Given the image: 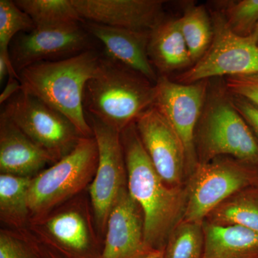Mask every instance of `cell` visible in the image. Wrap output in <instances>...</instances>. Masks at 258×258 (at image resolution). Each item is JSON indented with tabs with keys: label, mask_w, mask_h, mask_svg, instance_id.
I'll return each instance as SVG.
<instances>
[{
	"label": "cell",
	"mask_w": 258,
	"mask_h": 258,
	"mask_svg": "<svg viewBox=\"0 0 258 258\" xmlns=\"http://www.w3.org/2000/svg\"><path fill=\"white\" fill-rule=\"evenodd\" d=\"M131 196L143 211L146 240L163 250L168 237L184 217L186 185L170 186L161 179L144 149L135 122L120 133Z\"/></svg>",
	"instance_id": "6da1fadb"
},
{
	"label": "cell",
	"mask_w": 258,
	"mask_h": 258,
	"mask_svg": "<svg viewBox=\"0 0 258 258\" xmlns=\"http://www.w3.org/2000/svg\"><path fill=\"white\" fill-rule=\"evenodd\" d=\"M100 57L88 50L67 58L32 64L18 74L21 90L66 116L81 137H93L83 101L85 88L96 72Z\"/></svg>",
	"instance_id": "7a4b0ae2"
},
{
	"label": "cell",
	"mask_w": 258,
	"mask_h": 258,
	"mask_svg": "<svg viewBox=\"0 0 258 258\" xmlns=\"http://www.w3.org/2000/svg\"><path fill=\"white\" fill-rule=\"evenodd\" d=\"M155 83L107 56L85 88V111L121 133L154 106Z\"/></svg>",
	"instance_id": "3957f363"
},
{
	"label": "cell",
	"mask_w": 258,
	"mask_h": 258,
	"mask_svg": "<svg viewBox=\"0 0 258 258\" xmlns=\"http://www.w3.org/2000/svg\"><path fill=\"white\" fill-rule=\"evenodd\" d=\"M198 164L233 158L258 171V141L222 86L210 88L195 133Z\"/></svg>",
	"instance_id": "277c9868"
},
{
	"label": "cell",
	"mask_w": 258,
	"mask_h": 258,
	"mask_svg": "<svg viewBox=\"0 0 258 258\" xmlns=\"http://www.w3.org/2000/svg\"><path fill=\"white\" fill-rule=\"evenodd\" d=\"M98 163L94 137H81L72 152L33 176L28 193L30 222L45 216L88 189Z\"/></svg>",
	"instance_id": "5b68a950"
},
{
	"label": "cell",
	"mask_w": 258,
	"mask_h": 258,
	"mask_svg": "<svg viewBox=\"0 0 258 258\" xmlns=\"http://www.w3.org/2000/svg\"><path fill=\"white\" fill-rule=\"evenodd\" d=\"M28 228L66 258H101L103 240L83 192L33 220Z\"/></svg>",
	"instance_id": "8992f818"
},
{
	"label": "cell",
	"mask_w": 258,
	"mask_h": 258,
	"mask_svg": "<svg viewBox=\"0 0 258 258\" xmlns=\"http://www.w3.org/2000/svg\"><path fill=\"white\" fill-rule=\"evenodd\" d=\"M256 174V169L228 157L198 164L186 181L187 201L182 220L203 223L227 199L253 186Z\"/></svg>",
	"instance_id": "52a82bcc"
},
{
	"label": "cell",
	"mask_w": 258,
	"mask_h": 258,
	"mask_svg": "<svg viewBox=\"0 0 258 258\" xmlns=\"http://www.w3.org/2000/svg\"><path fill=\"white\" fill-rule=\"evenodd\" d=\"M1 114L55 162L72 152L82 137L66 116L22 90L5 103Z\"/></svg>",
	"instance_id": "ba28073f"
},
{
	"label": "cell",
	"mask_w": 258,
	"mask_h": 258,
	"mask_svg": "<svg viewBox=\"0 0 258 258\" xmlns=\"http://www.w3.org/2000/svg\"><path fill=\"white\" fill-rule=\"evenodd\" d=\"M213 38L205 55L180 74L177 82L191 84L214 78L230 77L258 73V46L250 37L233 33L223 13L212 14Z\"/></svg>",
	"instance_id": "9c48e42d"
},
{
	"label": "cell",
	"mask_w": 258,
	"mask_h": 258,
	"mask_svg": "<svg viewBox=\"0 0 258 258\" xmlns=\"http://www.w3.org/2000/svg\"><path fill=\"white\" fill-rule=\"evenodd\" d=\"M91 125L98 150L96 174L88 188L98 235L103 240L107 220L128 178L120 134L91 117Z\"/></svg>",
	"instance_id": "30bf717a"
},
{
	"label": "cell",
	"mask_w": 258,
	"mask_h": 258,
	"mask_svg": "<svg viewBox=\"0 0 258 258\" xmlns=\"http://www.w3.org/2000/svg\"><path fill=\"white\" fill-rule=\"evenodd\" d=\"M209 80L183 84L160 76L155 83L154 106L170 123L184 144L188 178L198 166L195 133L203 113Z\"/></svg>",
	"instance_id": "8fae6325"
},
{
	"label": "cell",
	"mask_w": 258,
	"mask_h": 258,
	"mask_svg": "<svg viewBox=\"0 0 258 258\" xmlns=\"http://www.w3.org/2000/svg\"><path fill=\"white\" fill-rule=\"evenodd\" d=\"M144 149L158 174L170 186L186 185V150L179 136L154 106L135 121Z\"/></svg>",
	"instance_id": "7c38bea8"
},
{
	"label": "cell",
	"mask_w": 258,
	"mask_h": 258,
	"mask_svg": "<svg viewBox=\"0 0 258 258\" xmlns=\"http://www.w3.org/2000/svg\"><path fill=\"white\" fill-rule=\"evenodd\" d=\"M89 49V37L79 24L35 28L15 37L10 46L12 63L18 75L32 64L78 55Z\"/></svg>",
	"instance_id": "4fadbf2b"
},
{
	"label": "cell",
	"mask_w": 258,
	"mask_h": 258,
	"mask_svg": "<svg viewBox=\"0 0 258 258\" xmlns=\"http://www.w3.org/2000/svg\"><path fill=\"white\" fill-rule=\"evenodd\" d=\"M154 251L146 240L143 211L127 188L108 215L101 258H144Z\"/></svg>",
	"instance_id": "5bb4252c"
},
{
	"label": "cell",
	"mask_w": 258,
	"mask_h": 258,
	"mask_svg": "<svg viewBox=\"0 0 258 258\" xmlns=\"http://www.w3.org/2000/svg\"><path fill=\"white\" fill-rule=\"evenodd\" d=\"M80 17L92 23L152 31L161 21L162 0H71Z\"/></svg>",
	"instance_id": "9a60e30c"
},
{
	"label": "cell",
	"mask_w": 258,
	"mask_h": 258,
	"mask_svg": "<svg viewBox=\"0 0 258 258\" xmlns=\"http://www.w3.org/2000/svg\"><path fill=\"white\" fill-rule=\"evenodd\" d=\"M88 30L104 45L108 57L156 83L157 77L148 55L150 32L136 31L89 22Z\"/></svg>",
	"instance_id": "2e32d148"
},
{
	"label": "cell",
	"mask_w": 258,
	"mask_h": 258,
	"mask_svg": "<svg viewBox=\"0 0 258 258\" xmlns=\"http://www.w3.org/2000/svg\"><path fill=\"white\" fill-rule=\"evenodd\" d=\"M55 161L8 118L0 115V172L33 177Z\"/></svg>",
	"instance_id": "e0dca14e"
},
{
	"label": "cell",
	"mask_w": 258,
	"mask_h": 258,
	"mask_svg": "<svg viewBox=\"0 0 258 258\" xmlns=\"http://www.w3.org/2000/svg\"><path fill=\"white\" fill-rule=\"evenodd\" d=\"M148 55L162 76L193 64L179 19L161 21L150 32Z\"/></svg>",
	"instance_id": "ac0fdd59"
},
{
	"label": "cell",
	"mask_w": 258,
	"mask_h": 258,
	"mask_svg": "<svg viewBox=\"0 0 258 258\" xmlns=\"http://www.w3.org/2000/svg\"><path fill=\"white\" fill-rule=\"evenodd\" d=\"M202 258H258V234L240 226L203 222Z\"/></svg>",
	"instance_id": "d6986e66"
},
{
	"label": "cell",
	"mask_w": 258,
	"mask_h": 258,
	"mask_svg": "<svg viewBox=\"0 0 258 258\" xmlns=\"http://www.w3.org/2000/svg\"><path fill=\"white\" fill-rule=\"evenodd\" d=\"M32 178L0 174V220L10 230H23L30 225L28 193Z\"/></svg>",
	"instance_id": "ffe728a7"
},
{
	"label": "cell",
	"mask_w": 258,
	"mask_h": 258,
	"mask_svg": "<svg viewBox=\"0 0 258 258\" xmlns=\"http://www.w3.org/2000/svg\"><path fill=\"white\" fill-rule=\"evenodd\" d=\"M205 221L222 226H240L258 234V187L237 191L214 209Z\"/></svg>",
	"instance_id": "44dd1931"
},
{
	"label": "cell",
	"mask_w": 258,
	"mask_h": 258,
	"mask_svg": "<svg viewBox=\"0 0 258 258\" xmlns=\"http://www.w3.org/2000/svg\"><path fill=\"white\" fill-rule=\"evenodd\" d=\"M15 3L30 17L35 28L76 25L82 20L71 0H16Z\"/></svg>",
	"instance_id": "7402d4cb"
},
{
	"label": "cell",
	"mask_w": 258,
	"mask_h": 258,
	"mask_svg": "<svg viewBox=\"0 0 258 258\" xmlns=\"http://www.w3.org/2000/svg\"><path fill=\"white\" fill-rule=\"evenodd\" d=\"M180 28L189 49L193 64L208 51L213 38V25L203 6L186 8L179 19Z\"/></svg>",
	"instance_id": "603a6c76"
},
{
	"label": "cell",
	"mask_w": 258,
	"mask_h": 258,
	"mask_svg": "<svg viewBox=\"0 0 258 258\" xmlns=\"http://www.w3.org/2000/svg\"><path fill=\"white\" fill-rule=\"evenodd\" d=\"M204 242L203 223L181 220L168 237L164 258H202Z\"/></svg>",
	"instance_id": "cb8c5ba5"
},
{
	"label": "cell",
	"mask_w": 258,
	"mask_h": 258,
	"mask_svg": "<svg viewBox=\"0 0 258 258\" xmlns=\"http://www.w3.org/2000/svg\"><path fill=\"white\" fill-rule=\"evenodd\" d=\"M35 28L32 19L15 4V1H0V56L13 71L15 69L10 55L12 42L20 32H30Z\"/></svg>",
	"instance_id": "d4e9b609"
},
{
	"label": "cell",
	"mask_w": 258,
	"mask_h": 258,
	"mask_svg": "<svg viewBox=\"0 0 258 258\" xmlns=\"http://www.w3.org/2000/svg\"><path fill=\"white\" fill-rule=\"evenodd\" d=\"M222 13L231 31L240 37H249L258 24V0L230 3Z\"/></svg>",
	"instance_id": "484cf974"
},
{
	"label": "cell",
	"mask_w": 258,
	"mask_h": 258,
	"mask_svg": "<svg viewBox=\"0 0 258 258\" xmlns=\"http://www.w3.org/2000/svg\"><path fill=\"white\" fill-rule=\"evenodd\" d=\"M0 258H37L23 234L18 230H0Z\"/></svg>",
	"instance_id": "4316f807"
},
{
	"label": "cell",
	"mask_w": 258,
	"mask_h": 258,
	"mask_svg": "<svg viewBox=\"0 0 258 258\" xmlns=\"http://www.w3.org/2000/svg\"><path fill=\"white\" fill-rule=\"evenodd\" d=\"M224 84L230 94L243 98L258 108V73L225 78Z\"/></svg>",
	"instance_id": "83f0119b"
},
{
	"label": "cell",
	"mask_w": 258,
	"mask_h": 258,
	"mask_svg": "<svg viewBox=\"0 0 258 258\" xmlns=\"http://www.w3.org/2000/svg\"><path fill=\"white\" fill-rule=\"evenodd\" d=\"M230 99L237 111L243 117L258 141V108L240 96L230 94Z\"/></svg>",
	"instance_id": "f1b7e54d"
},
{
	"label": "cell",
	"mask_w": 258,
	"mask_h": 258,
	"mask_svg": "<svg viewBox=\"0 0 258 258\" xmlns=\"http://www.w3.org/2000/svg\"><path fill=\"white\" fill-rule=\"evenodd\" d=\"M18 231H20L28 240L37 258H66L58 251L39 238L28 227Z\"/></svg>",
	"instance_id": "f546056e"
},
{
	"label": "cell",
	"mask_w": 258,
	"mask_h": 258,
	"mask_svg": "<svg viewBox=\"0 0 258 258\" xmlns=\"http://www.w3.org/2000/svg\"><path fill=\"white\" fill-rule=\"evenodd\" d=\"M21 90V84L16 78L10 77L8 82L0 94V103H6Z\"/></svg>",
	"instance_id": "4dcf8cb0"
},
{
	"label": "cell",
	"mask_w": 258,
	"mask_h": 258,
	"mask_svg": "<svg viewBox=\"0 0 258 258\" xmlns=\"http://www.w3.org/2000/svg\"><path fill=\"white\" fill-rule=\"evenodd\" d=\"M144 258H164L163 250H155Z\"/></svg>",
	"instance_id": "1f68e13d"
},
{
	"label": "cell",
	"mask_w": 258,
	"mask_h": 258,
	"mask_svg": "<svg viewBox=\"0 0 258 258\" xmlns=\"http://www.w3.org/2000/svg\"><path fill=\"white\" fill-rule=\"evenodd\" d=\"M249 37H251V39L253 40L254 43L258 46V24L255 29H254L253 32H252V35Z\"/></svg>",
	"instance_id": "d6a6232c"
},
{
	"label": "cell",
	"mask_w": 258,
	"mask_h": 258,
	"mask_svg": "<svg viewBox=\"0 0 258 258\" xmlns=\"http://www.w3.org/2000/svg\"><path fill=\"white\" fill-rule=\"evenodd\" d=\"M253 186H257V187H258V171H257V174H256L255 179H254Z\"/></svg>",
	"instance_id": "836d02e7"
}]
</instances>
